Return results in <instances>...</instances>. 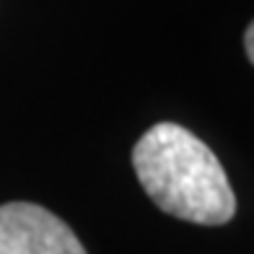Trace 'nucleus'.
Segmentation results:
<instances>
[{
	"mask_svg": "<svg viewBox=\"0 0 254 254\" xmlns=\"http://www.w3.org/2000/svg\"><path fill=\"white\" fill-rule=\"evenodd\" d=\"M0 254H88L63 218L34 202L0 205Z\"/></svg>",
	"mask_w": 254,
	"mask_h": 254,
	"instance_id": "2",
	"label": "nucleus"
},
{
	"mask_svg": "<svg viewBox=\"0 0 254 254\" xmlns=\"http://www.w3.org/2000/svg\"><path fill=\"white\" fill-rule=\"evenodd\" d=\"M244 47H247V60L254 63V26L249 24L244 31Z\"/></svg>",
	"mask_w": 254,
	"mask_h": 254,
	"instance_id": "3",
	"label": "nucleus"
},
{
	"mask_svg": "<svg viewBox=\"0 0 254 254\" xmlns=\"http://www.w3.org/2000/svg\"><path fill=\"white\" fill-rule=\"evenodd\" d=\"M140 187L158 210L197 226H226L236 215V194L218 156L197 135L158 122L132 148Z\"/></svg>",
	"mask_w": 254,
	"mask_h": 254,
	"instance_id": "1",
	"label": "nucleus"
}]
</instances>
